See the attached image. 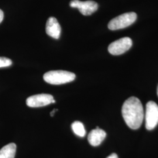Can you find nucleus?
<instances>
[{"instance_id":"6e6552de","label":"nucleus","mask_w":158,"mask_h":158,"mask_svg":"<svg viewBox=\"0 0 158 158\" xmlns=\"http://www.w3.org/2000/svg\"><path fill=\"white\" fill-rule=\"evenodd\" d=\"M46 32L52 38L58 40L61 34V27L55 17L48 18L46 24Z\"/></svg>"},{"instance_id":"ddd939ff","label":"nucleus","mask_w":158,"mask_h":158,"mask_svg":"<svg viewBox=\"0 0 158 158\" xmlns=\"http://www.w3.org/2000/svg\"><path fill=\"white\" fill-rule=\"evenodd\" d=\"M4 19V12L0 9V23Z\"/></svg>"},{"instance_id":"39448f33","label":"nucleus","mask_w":158,"mask_h":158,"mask_svg":"<svg viewBox=\"0 0 158 158\" xmlns=\"http://www.w3.org/2000/svg\"><path fill=\"white\" fill-rule=\"evenodd\" d=\"M132 45V41L128 37H124L112 42L108 48V52L113 55H120L128 51Z\"/></svg>"},{"instance_id":"7ed1b4c3","label":"nucleus","mask_w":158,"mask_h":158,"mask_svg":"<svg viewBox=\"0 0 158 158\" xmlns=\"http://www.w3.org/2000/svg\"><path fill=\"white\" fill-rule=\"evenodd\" d=\"M136 18L137 15L135 12L124 13L111 19L108 23V28L111 31L125 28L135 23Z\"/></svg>"},{"instance_id":"4468645a","label":"nucleus","mask_w":158,"mask_h":158,"mask_svg":"<svg viewBox=\"0 0 158 158\" xmlns=\"http://www.w3.org/2000/svg\"><path fill=\"white\" fill-rule=\"evenodd\" d=\"M107 158H118V157L116 153H112L110 156H108Z\"/></svg>"},{"instance_id":"1a4fd4ad","label":"nucleus","mask_w":158,"mask_h":158,"mask_svg":"<svg viewBox=\"0 0 158 158\" xmlns=\"http://www.w3.org/2000/svg\"><path fill=\"white\" fill-rule=\"evenodd\" d=\"M106 132L98 127L93 130L88 135V141L91 146L97 147L102 143L106 137Z\"/></svg>"},{"instance_id":"2eb2a0df","label":"nucleus","mask_w":158,"mask_h":158,"mask_svg":"<svg viewBox=\"0 0 158 158\" xmlns=\"http://www.w3.org/2000/svg\"><path fill=\"white\" fill-rule=\"evenodd\" d=\"M57 109H54V110H53L52 111H51V115L52 116V117H53V116L54 115V114H55V111H57Z\"/></svg>"},{"instance_id":"f03ea898","label":"nucleus","mask_w":158,"mask_h":158,"mask_svg":"<svg viewBox=\"0 0 158 158\" xmlns=\"http://www.w3.org/2000/svg\"><path fill=\"white\" fill-rule=\"evenodd\" d=\"M75 78V74L66 70H52L44 75V79L46 82L53 85L70 83L73 81Z\"/></svg>"},{"instance_id":"f257e3e1","label":"nucleus","mask_w":158,"mask_h":158,"mask_svg":"<svg viewBox=\"0 0 158 158\" xmlns=\"http://www.w3.org/2000/svg\"><path fill=\"white\" fill-rule=\"evenodd\" d=\"M122 115L127 125L132 130L140 128L144 118V111L141 102L135 97H131L124 102Z\"/></svg>"},{"instance_id":"dca6fc26","label":"nucleus","mask_w":158,"mask_h":158,"mask_svg":"<svg viewBox=\"0 0 158 158\" xmlns=\"http://www.w3.org/2000/svg\"><path fill=\"white\" fill-rule=\"evenodd\" d=\"M157 94H158V89H157Z\"/></svg>"},{"instance_id":"9b49d317","label":"nucleus","mask_w":158,"mask_h":158,"mask_svg":"<svg viewBox=\"0 0 158 158\" xmlns=\"http://www.w3.org/2000/svg\"><path fill=\"white\" fill-rule=\"evenodd\" d=\"M72 129L74 133L80 137H84L85 135L86 132L84 125L80 121H74L73 123H72Z\"/></svg>"},{"instance_id":"9d476101","label":"nucleus","mask_w":158,"mask_h":158,"mask_svg":"<svg viewBox=\"0 0 158 158\" xmlns=\"http://www.w3.org/2000/svg\"><path fill=\"white\" fill-rule=\"evenodd\" d=\"M17 146L11 143L0 149V158H14L16 153Z\"/></svg>"},{"instance_id":"f8f14e48","label":"nucleus","mask_w":158,"mask_h":158,"mask_svg":"<svg viewBox=\"0 0 158 158\" xmlns=\"http://www.w3.org/2000/svg\"><path fill=\"white\" fill-rule=\"evenodd\" d=\"M12 63L11 60L4 57H0V68H6L11 66Z\"/></svg>"},{"instance_id":"20e7f679","label":"nucleus","mask_w":158,"mask_h":158,"mask_svg":"<svg viewBox=\"0 0 158 158\" xmlns=\"http://www.w3.org/2000/svg\"><path fill=\"white\" fill-rule=\"evenodd\" d=\"M145 127L148 130H152L158 124V106L151 101L147 104L145 111Z\"/></svg>"},{"instance_id":"0eeeda50","label":"nucleus","mask_w":158,"mask_h":158,"mask_svg":"<svg viewBox=\"0 0 158 158\" xmlns=\"http://www.w3.org/2000/svg\"><path fill=\"white\" fill-rule=\"evenodd\" d=\"M53 99V97L51 94H39L28 97L26 103L29 107H41L52 104Z\"/></svg>"},{"instance_id":"423d86ee","label":"nucleus","mask_w":158,"mask_h":158,"mask_svg":"<svg viewBox=\"0 0 158 158\" xmlns=\"http://www.w3.org/2000/svg\"><path fill=\"white\" fill-rule=\"evenodd\" d=\"M72 8H77L81 14L85 16L90 15L97 10L98 4L93 1H80L79 0H72L70 2Z\"/></svg>"}]
</instances>
